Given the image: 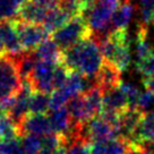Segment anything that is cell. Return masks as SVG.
I'll use <instances>...</instances> for the list:
<instances>
[{
	"mask_svg": "<svg viewBox=\"0 0 154 154\" xmlns=\"http://www.w3.org/2000/svg\"><path fill=\"white\" fill-rule=\"evenodd\" d=\"M0 154H27L18 140L2 142L0 145Z\"/></svg>",
	"mask_w": 154,
	"mask_h": 154,
	"instance_id": "cell-27",
	"label": "cell"
},
{
	"mask_svg": "<svg viewBox=\"0 0 154 154\" xmlns=\"http://www.w3.org/2000/svg\"><path fill=\"white\" fill-rule=\"evenodd\" d=\"M61 63L70 72L94 78L104 63L99 41L90 36L63 51Z\"/></svg>",
	"mask_w": 154,
	"mask_h": 154,
	"instance_id": "cell-1",
	"label": "cell"
},
{
	"mask_svg": "<svg viewBox=\"0 0 154 154\" xmlns=\"http://www.w3.org/2000/svg\"><path fill=\"white\" fill-rule=\"evenodd\" d=\"M22 76L16 61L11 54L0 56V103L13 99L18 94L22 87Z\"/></svg>",
	"mask_w": 154,
	"mask_h": 154,
	"instance_id": "cell-4",
	"label": "cell"
},
{
	"mask_svg": "<svg viewBox=\"0 0 154 154\" xmlns=\"http://www.w3.org/2000/svg\"><path fill=\"white\" fill-rule=\"evenodd\" d=\"M122 0H96L84 13L92 32L97 41L111 32V18Z\"/></svg>",
	"mask_w": 154,
	"mask_h": 154,
	"instance_id": "cell-3",
	"label": "cell"
},
{
	"mask_svg": "<svg viewBox=\"0 0 154 154\" xmlns=\"http://www.w3.org/2000/svg\"><path fill=\"white\" fill-rule=\"evenodd\" d=\"M68 154H92L91 143L82 136V133H72L67 138Z\"/></svg>",
	"mask_w": 154,
	"mask_h": 154,
	"instance_id": "cell-21",
	"label": "cell"
},
{
	"mask_svg": "<svg viewBox=\"0 0 154 154\" xmlns=\"http://www.w3.org/2000/svg\"><path fill=\"white\" fill-rule=\"evenodd\" d=\"M52 133L58 135H61L63 137H67L72 131L74 125H72V117L68 112V109L66 106L58 108V109H52L49 115Z\"/></svg>",
	"mask_w": 154,
	"mask_h": 154,
	"instance_id": "cell-11",
	"label": "cell"
},
{
	"mask_svg": "<svg viewBox=\"0 0 154 154\" xmlns=\"http://www.w3.org/2000/svg\"><path fill=\"white\" fill-rule=\"evenodd\" d=\"M35 53L38 59L48 60L56 63H61L63 50L59 48V45L53 40H50V38L45 40L43 43L40 44L35 50Z\"/></svg>",
	"mask_w": 154,
	"mask_h": 154,
	"instance_id": "cell-19",
	"label": "cell"
},
{
	"mask_svg": "<svg viewBox=\"0 0 154 154\" xmlns=\"http://www.w3.org/2000/svg\"><path fill=\"white\" fill-rule=\"evenodd\" d=\"M26 0H0V22L16 19Z\"/></svg>",
	"mask_w": 154,
	"mask_h": 154,
	"instance_id": "cell-22",
	"label": "cell"
},
{
	"mask_svg": "<svg viewBox=\"0 0 154 154\" xmlns=\"http://www.w3.org/2000/svg\"><path fill=\"white\" fill-rule=\"evenodd\" d=\"M134 15V5L131 0H122L111 18V32L126 29Z\"/></svg>",
	"mask_w": 154,
	"mask_h": 154,
	"instance_id": "cell-16",
	"label": "cell"
},
{
	"mask_svg": "<svg viewBox=\"0 0 154 154\" xmlns=\"http://www.w3.org/2000/svg\"><path fill=\"white\" fill-rule=\"evenodd\" d=\"M0 36L2 38V42L5 45V51L8 54L18 56L19 53L24 52L19 40L16 19L0 22Z\"/></svg>",
	"mask_w": 154,
	"mask_h": 154,
	"instance_id": "cell-9",
	"label": "cell"
},
{
	"mask_svg": "<svg viewBox=\"0 0 154 154\" xmlns=\"http://www.w3.org/2000/svg\"><path fill=\"white\" fill-rule=\"evenodd\" d=\"M143 83H144V86L146 90L154 92V76L149 77V78H144Z\"/></svg>",
	"mask_w": 154,
	"mask_h": 154,
	"instance_id": "cell-30",
	"label": "cell"
},
{
	"mask_svg": "<svg viewBox=\"0 0 154 154\" xmlns=\"http://www.w3.org/2000/svg\"><path fill=\"white\" fill-rule=\"evenodd\" d=\"M92 36V32L84 15L72 17L61 29L52 33V40L63 51Z\"/></svg>",
	"mask_w": 154,
	"mask_h": 154,
	"instance_id": "cell-5",
	"label": "cell"
},
{
	"mask_svg": "<svg viewBox=\"0 0 154 154\" xmlns=\"http://www.w3.org/2000/svg\"><path fill=\"white\" fill-rule=\"evenodd\" d=\"M103 95L104 93L97 86V84L83 94L87 112L91 117V119L95 116L101 115V112L103 111Z\"/></svg>",
	"mask_w": 154,
	"mask_h": 154,
	"instance_id": "cell-18",
	"label": "cell"
},
{
	"mask_svg": "<svg viewBox=\"0 0 154 154\" xmlns=\"http://www.w3.org/2000/svg\"><path fill=\"white\" fill-rule=\"evenodd\" d=\"M103 111L120 113L129 108V103L120 86L103 92Z\"/></svg>",
	"mask_w": 154,
	"mask_h": 154,
	"instance_id": "cell-14",
	"label": "cell"
},
{
	"mask_svg": "<svg viewBox=\"0 0 154 154\" xmlns=\"http://www.w3.org/2000/svg\"><path fill=\"white\" fill-rule=\"evenodd\" d=\"M20 144L27 154H41L42 151V138L36 135H24Z\"/></svg>",
	"mask_w": 154,
	"mask_h": 154,
	"instance_id": "cell-25",
	"label": "cell"
},
{
	"mask_svg": "<svg viewBox=\"0 0 154 154\" xmlns=\"http://www.w3.org/2000/svg\"><path fill=\"white\" fill-rule=\"evenodd\" d=\"M120 88L125 93L126 97L128 100V103H129V106L137 108V103H138L140 96V92L138 90V87L130 82H121Z\"/></svg>",
	"mask_w": 154,
	"mask_h": 154,
	"instance_id": "cell-26",
	"label": "cell"
},
{
	"mask_svg": "<svg viewBox=\"0 0 154 154\" xmlns=\"http://www.w3.org/2000/svg\"><path fill=\"white\" fill-rule=\"evenodd\" d=\"M51 154H68L67 152V149H66V145H63V146H60L58 149H56L53 153Z\"/></svg>",
	"mask_w": 154,
	"mask_h": 154,
	"instance_id": "cell-32",
	"label": "cell"
},
{
	"mask_svg": "<svg viewBox=\"0 0 154 154\" xmlns=\"http://www.w3.org/2000/svg\"><path fill=\"white\" fill-rule=\"evenodd\" d=\"M4 52H5V45H4V42H2V38L0 36V56L4 54Z\"/></svg>",
	"mask_w": 154,
	"mask_h": 154,
	"instance_id": "cell-33",
	"label": "cell"
},
{
	"mask_svg": "<svg viewBox=\"0 0 154 154\" xmlns=\"http://www.w3.org/2000/svg\"><path fill=\"white\" fill-rule=\"evenodd\" d=\"M50 110V96L48 93L34 92L29 100V112L36 115H44Z\"/></svg>",
	"mask_w": 154,
	"mask_h": 154,
	"instance_id": "cell-23",
	"label": "cell"
},
{
	"mask_svg": "<svg viewBox=\"0 0 154 154\" xmlns=\"http://www.w3.org/2000/svg\"><path fill=\"white\" fill-rule=\"evenodd\" d=\"M136 69L143 76V79L154 76V51L140 59H136Z\"/></svg>",
	"mask_w": 154,
	"mask_h": 154,
	"instance_id": "cell-24",
	"label": "cell"
},
{
	"mask_svg": "<svg viewBox=\"0 0 154 154\" xmlns=\"http://www.w3.org/2000/svg\"><path fill=\"white\" fill-rule=\"evenodd\" d=\"M29 1H32L43 8H47V9H52L54 7H58L60 4V0H29Z\"/></svg>",
	"mask_w": 154,
	"mask_h": 154,
	"instance_id": "cell-28",
	"label": "cell"
},
{
	"mask_svg": "<svg viewBox=\"0 0 154 154\" xmlns=\"http://www.w3.org/2000/svg\"><path fill=\"white\" fill-rule=\"evenodd\" d=\"M18 125L15 122L8 113L0 112V138L2 142L17 140L19 137Z\"/></svg>",
	"mask_w": 154,
	"mask_h": 154,
	"instance_id": "cell-20",
	"label": "cell"
},
{
	"mask_svg": "<svg viewBox=\"0 0 154 154\" xmlns=\"http://www.w3.org/2000/svg\"><path fill=\"white\" fill-rule=\"evenodd\" d=\"M131 144H133V146H131V149H130V152L128 154H152V152L149 151L147 147H144V146L138 144H135V143H131Z\"/></svg>",
	"mask_w": 154,
	"mask_h": 154,
	"instance_id": "cell-29",
	"label": "cell"
},
{
	"mask_svg": "<svg viewBox=\"0 0 154 154\" xmlns=\"http://www.w3.org/2000/svg\"><path fill=\"white\" fill-rule=\"evenodd\" d=\"M131 143L154 147V112L145 113Z\"/></svg>",
	"mask_w": 154,
	"mask_h": 154,
	"instance_id": "cell-13",
	"label": "cell"
},
{
	"mask_svg": "<svg viewBox=\"0 0 154 154\" xmlns=\"http://www.w3.org/2000/svg\"><path fill=\"white\" fill-rule=\"evenodd\" d=\"M104 60L112 63L121 72L128 69L131 60L130 43L126 29L112 31L99 40Z\"/></svg>",
	"mask_w": 154,
	"mask_h": 154,
	"instance_id": "cell-2",
	"label": "cell"
},
{
	"mask_svg": "<svg viewBox=\"0 0 154 154\" xmlns=\"http://www.w3.org/2000/svg\"><path fill=\"white\" fill-rule=\"evenodd\" d=\"M48 11L49 9H47V8H43V7L36 5L29 0H26L19 9L17 19L24 22V23L42 25L45 17H47Z\"/></svg>",
	"mask_w": 154,
	"mask_h": 154,
	"instance_id": "cell-15",
	"label": "cell"
},
{
	"mask_svg": "<svg viewBox=\"0 0 154 154\" xmlns=\"http://www.w3.org/2000/svg\"><path fill=\"white\" fill-rule=\"evenodd\" d=\"M96 0H79V2H81V6H82V8L84 9V13L90 7H91L94 2H95Z\"/></svg>",
	"mask_w": 154,
	"mask_h": 154,
	"instance_id": "cell-31",
	"label": "cell"
},
{
	"mask_svg": "<svg viewBox=\"0 0 154 154\" xmlns=\"http://www.w3.org/2000/svg\"><path fill=\"white\" fill-rule=\"evenodd\" d=\"M19 135H36V136H45L52 133L51 124L49 117L44 115L31 113L18 125Z\"/></svg>",
	"mask_w": 154,
	"mask_h": 154,
	"instance_id": "cell-8",
	"label": "cell"
},
{
	"mask_svg": "<svg viewBox=\"0 0 154 154\" xmlns=\"http://www.w3.org/2000/svg\"><path fill=\"white\" fill-rule=\"evenodd\" d=\"M57 65L58 63L52 61L38 59L29 79L34 91L50 93L52 90H54L53 79H54V72H56Z\"/></svg>",
	"mask_w": 154,
	"mask_h": 154,
	"instance_id": "cell-7",
	"label": "cell"
},
{
	"mask_svg": "<svg viewBox=\"0 0 154 154\" xmlns=\"http://www.w3.org/2000/svg\"><path fill=\"white\" fill-rule=\"evenodd\" d=\"M121 70L113 66L112 63L104 61L100 72L95 76V81L97 86L101 88L103 92L116 88L120 86L121 84Z\"/></svg>",
	"mask_w": 154,
	"mask_h": 154,
	"instance_id": "cell-12",
	"label": "cell"
},
{
	"mask_svg": "<svg viewBox=\"0 0 154 154\" xmlns=\"http://www.w3.org/2000/svg\"><path fill=\"white\" fill-rule=\"evenodd\" d=\"M16 26L24 51H35L40 44L48 40L49 32L43 25L24 23L16 18Z\"/></svg>",
	"mask_w": 154,
	"mask_h": 154,
	"instance_id": "cell-6",
	"label": "cell"
},
{
	"mask_svg": "<svg viewBox=\"0 0 154 154\" xmlns=\"http://www.w3.org/2000/svg\"><path fill=\"white\" fill-rule=\"evenodd\" d=\"M131 142L122 137H115L91 143L92 154H128L131 149Z\"/></svg>",
	"mask_w": 154,
	"mask_h": 154,
	"instance_id": "cell-10",
	"label": "cell"
},
{
	"mask_svg": "<svg viewBox=\"0 0 154 154\" xmlns=\"http://www.w3.org/2000/svg\"><path fill=\"white\" fill-rule=\"evenodd\" d=\"M70 19L72 17L69 16V14L66 13L60 6H58L52 9H49L42 25L49 33H54L56 31L61 29L66 23H68Z\"/></svg>",
	"mask_w": 154,
	"mask_h": 154,
	"instance_id": "cell-17",
	"label": "cell"
}]
</instances>
